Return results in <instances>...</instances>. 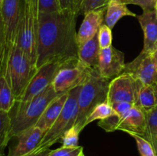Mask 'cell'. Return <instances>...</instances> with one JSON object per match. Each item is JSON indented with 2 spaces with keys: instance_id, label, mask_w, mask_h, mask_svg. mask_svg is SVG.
Returning <instances> with one entry per match:
<instances>
[{
  "instance_id": "1",
  "label": "cell",
  "mask_w": 157,
  "mask_h": 156,
  "mask_svg": "<svg viewBox=\"0 0 157 156\" xmlns=\"http://www.w3.org/2000/svg\"><path fill=\"white\" fill-rule=\"evenodd\" d=\"M78 14L64 11L39 13L37 69L47 63H57L62 67L78 62Z\"/></svg>"
},
{
  "instance_id": "2",
  "label": "cell",
  "mask_w": 157,
  "mask_h": 156,
  "mask_svg": "<svg viewBox=\"0 0 157 156\" xmlns=\"http://www.w3.org/2000/svg\"><path fill=\"white\" fill-rule=\"evenodd\" d=\"M63 93H57L52 84L27 102H16L9 112L12 139L22 132L35 126L46 107Z\"/></svg>"
},
{
  "instance_id": "3",
  "label": "cell",
  "mask_w": 157,
  "mask_h": 156,
  "mask_svg": "<svg viewBox=\"0 0 157 156\" xmlns=\"http://www.w3.org/2000/svg\"><path fill=\"white\" fill-rule=\"evenodd\" d=\"M110 80L101 76L98 70H91L81 86L78 97V112L75 127L81 132L85 126L86 119L94 109L107 101Z\"/></svg>"
},
{
  "instance_id": "4",
  "label": "cell",
  "mask_w": 157,
  "mask_h": 156,
  "mask_svg": "<svg viewBox=\"0 0 157 156\" xmlns=\"http://www.w3.org/2000/svg\"><path fill=\"white\" fill-rule=\"evenodd\" d=\"M37 68L17 44L10 47L5 76L18 101L35 75Z\"/></svg>"
},
{
  "instance_id": "5",
  "label": "cell",
  "mask_w": 157,
  "mask_h": 156,
  "mask_svg": "<svg viewBox=\"0 0 157 156\" xmlns=\"http://www.w3.org/2000/svg\"><path fill=\"white\" fill-rule=\"evenodd\" d=\"M81 86L82 84L68 92V96L61 114L52 126L44 132L41 142L33 152L50 149V147L54 144L61 141V138L67 130L75 126L78 112V97Z\"/></svg>"
},
{
  "instance_id": "6",
  "label": "cell",
  "mask_w": 157,
  "mask_h": 156,
  "mask_svg": "<svg viewBox=\"0 0 157 156\" xmlns=\"http://www.w3.org/2000/svg\"><path fill=\"white\" fill-rule=\"evenodd\" d=\"M140 81L127 73H122L111 80L107 93V102H128L135 105Z\"/></svg>"
},
{
  "instance_id": "7",
  "label": "cell",
  "mask_w": 157,
  "mask_h": 156,
  "mask_svg": "<svg viewBox=\"0 0 157 156\" xmlns=\"http://www.w3.org/2000/svg\"><path fill=\"white\" fill-rule=\"evenodd\" d=\"M146 85H153L157 80V50L151 54L140 52L131 62L125 65L124 72Z\"/></svg>"
},
{
  "instance_id": "8",
  "label": "cell",
  "mask_w": 157,
  "mask_h": 156,
  "mask_svg": "<svg viewBox=\"0 0 157 156\" xmlns=\"http://www.w3.org/2000/svg\"><path fill=\"white\" fill-rule=\"evenodd\" d=\"M24 6L25 0H4L0 6L6 42L9 49L16 43Z\"/></svg>"
},
{
  "instance_id": "9",
  "label": "cell",
  "mask_w": 157,
  "mask_h": 156,
  "mask_svg": "<svg viewBox=\"0 0 157 156\" xmlns=\"http://www.w3.org/2000/svg\"><path fill=\"white\" fill-rule=\"evenodd\" d=\"M91 69L78 62L61 67L54 79L52 86L57 93H67L75 87L81 85Z\"/></svg>"
},
{
  "instance_id": "10",
  "label": "cell",
  "mask_w": 157,
  "mask_h": 156,
  "mask_svg": "<svg viewBox=\"0 0 157 156\" xmlns=\"http://www.w3.org/2000/svg\"><path fill=\"white\" fill-rule=\"evenodd\" d=\"M61 67V65L57 63H47L37 69L23 94L16 102H27L44 91L52 84Z\"/></svg>"
},
{
  "instance_id": "11",
  "label": "cell",
  "mask_w": 157,
  "mask_h": 156,
  "mask_svg": "<svg viewBox=\"0 0 157 156\" xmlns=\"http://www.w3.org/2000/svg\"><path fill=\"white\" fill-rule=\"evenodd\" d=\"M124 54L113 46L101 49L98 71L101 76L113 80L124 72L125 68Z\"/></svg>"
},
{
  "instance_id": "12",
  "label": "cell",
  "mask_w": 157,
  "mask_h": 156,
  "mask_svg": "<svg viewBox=\"0 0 157 156\" xmlns=\"http://www.w3.org/2000/svg\"><path fill=\"white\" fill-rule=\"evenodd\" d=\"M44 132L36 126L32 127L15 136V142L10 145L6 156H25L38 147Z\"/></svg>"
},
{
  "instance_id": "13",
  "label": "cell",
  "mask_w": 157,
  "mask_h": 156,
  "mask_svg": "<svg viewBox=\"0 0 157 156\" xmlns=\"http://www.w3.org/2000/svg\"><path fill=\"white\" fill-rule=\"evenodd\" d=\"M146 113L134 105L127 114L121 118L118 117L116 130H121L128 134L133 133L144 137L146 131Z\"/></svg>"
},
{
  "instance_id": "14",
  "label": "cell",
  "mask_w": 157,
  "mask_h": 156,
  "mask_svg": "<svg viewBox=\"0 0 157 156\" xmlns=\"http://www.w3.org/2000/svg\"><path fill=\"white\" fill-rule=\"evenodd\" d=\"M107 8L91 11L84 15L79 31L77 33L78 45L91 39L99 32L100 28L104 24Z\"/></svg>"
},
{
  "instance_id": "15",
  "label": "cell",
  "mask_w": 157,
  "mask_h": 156,
  "mask_svg": "<svg viewBox=\"0 0 157 156\" xmlns=\"http://www.w3.org/2000/svg\"><path fill=\"white\" fill-rule=\"evenodd\" d=\"M136 18L139 20L144 34V44L142 52L151 54L157 50V15L156 11H143Z\"/></svg>"
},
{
  "instance_id": "16",
  "label": "cell",
  "mask_w": 157,
  "mask_h": 156,
  "mask_svg": "<svg viewBox=\"0 0 157 156\" xmlns=\"http://www.w3.org/2000/svg\"><path fill=\"white\" fill-rule=\"evenodd\" d=\"M101 47L98 32L94 38L78 45V61L84 67L91 70H98Z\"/></svg>"
},
{
  "instance_id": "17",
  "label": "cell",
  "mask_w": 157,
  "mask_h": 156,
  "mask_svg": "<svg viewBox=\"0 0 157 156\" xmlns=\"http://www.w3.org/2000/svg\"><path fill=\"white\" fill-rule=\"evenodd\" d=\"M68 92L56 97L49 103V105L43 112L35 126L42 130L44 132H46L52 126L64 108V106L68 96Z\"/></svg>"
},
{
  "instance_id": "18",
  "label": "cell",
  "mask_w": 157,
  "mask_h": 156,
  "mask_svg": "<svg viewBox=\"0 0 157 156\" xmlns=\"http://www.w3.org/2000/svg\"><path fill=\"white\" fill-rule=\"evenodd\" d=\"M122 0H110L106 11L104 24L112 30L117 21L123 17H137V15L132 12Z\"/></svg>"
},
{
  "instance_id": "19",
  "label": "cell",
  "mask_w": 157,
  "mask_h": 156,
  "mask_svg": "<svg viewBox=\"0 0 157 156\" xmlns=\"http://www.w3.org/2000/svg\"><path fill=\"white\" fill-rule=\"evenodd\" d=\"M135 106L145 113L157 106V98L153 85H146L140 82Z\"/></svg>"
},
{
  "instance_id": "20",
  "label": "cell",
  "mask_w": 157,
  "mask_h": 156,
  "mask_svg": "<svg viewBox=\"0 0 157 156\" xmlns=\"http://www.w3.org/2000/svg\"><path fill=\"white\" fill-rule=\"evenodd\" d=\"M16 102V98L4 73H0V110L9 113Z\"/></svg>"
},
{
  "instance_id": "21",
  "label": "cell",
  "mask_w": 157,
  "mask_h": 156,
  "mask_svg": "<svg viewBox=\"0 0 157 156\" xmlns=\"http://www.w3.org/2000/svg\"><path fill=\"white\" fill-rule=\"evenodd\" d=\"M146 131L144 138L150 142L157 155V106L146 112Z\"/></svg>"
},
{
  "instance_id": "22",
  "label": "cell",
  "mask_w": 157,
  "mask_h": 156,
  "mask_svg": "<svg viewBox=\"0 0 157 156\" xmlns=\"http://www.w3.org/2000/svg\"><path fill=\"white\" fill-rule=\"evenodd\" d=\"M11 139L10 115L9 113L0 110V155L5 154V149Z\"/></svg>"
},
{
  "instance_id": "23",
  "label": "cell",
  "mask_w": 157,
  "mask_h": 156,
  "mask_svg": "<svg viewBox=\"0 0 157 156\" xmlns=\"http://www.w3.org/2000/svg\"><path fill=\"white\" fill-rule=\"evenodd\" d=\"M117 116L114 110L112 108V106L107 101L102 102L97 106L93 111L90 113L88 117L86 119L84 126H87L90 122H94L95 120H102V119H107L110 116Z\"/></svg>"
},
{
  "instance_id": "24",
  "label": "cell",
  "mask_w": 157,
  "mask_h": 156,
  "mask_svg": "<svg viewBox=\"0 0 157 156\" xmlns=\"http://www.w3.org/2000/svg\"><path fill=\"white\" fill-rule=\"evenodd\" d=\"M9 50V48L6 42L2 17L0 12V73H2L5 74V72H6Z\"/></svg>"
},
{
  "instance_id": "25",
  "label": "cell",
  "mask_w": 157,
  "mask_h": 156,
  "mask_svg": "<svg viewBox=\"0 0 157 156\" xmlns=\"http://www.w3.org/2000/svg\"><path fill=\"white\" fill-rule=\"evenodd\" d=\"M136 140L138 150L141 156H156L154 149L149 141L142 136L136 134H129Z\"/></svg>"
},
{
  "instance_id": "26",
  "label": "cell",
  "mask_w": 157,
  "mask_h": 156,
  "mask_svg": "<svg viewBox=\"0 0 157 156\" xmlns=\"http://www.w3.org/2000/svg\"><path fill=\"white\" fill-rule=\"evenodd\" d=\"M80 132L75 126L71 127L65 132L61 138L62 147L64 148H76L78 147V139Z\"/></svg>"
},
{
  "instance_id": "27",
  "label": "cell",
  "mask_w": 157,
  "mask_h": 156,
  "mask_svg": "<svg viewBox=\"0 0 157 156\" xmlns=\"http://www.w3.org/2000/svg\"><path fill=\"white\" fill-rule=\"evenodd\" d=\"M110 0H83L81 4L80 15H85L86 13L97 9L107 8Z\"/></svg>"
},
{
  "instance_id": "28",
  "label": "cell",
  "mask_w": 157,
  "mask_h": 156,
  "mask_svg": "<svg viewBox=\"0 0 157 156\" xmlns=\"http://www.w3.org/2000/svg\"><path fill=\"white\" fill-rule=\"evenodd\" d=\"M98 40L101 49L107 48L112 45V32L111 29L106 24L100 28L98 32Z\"/></svg>"
},
{
  "instance_id": "29",
  "label": "cell",
  "mask_w": 157,
  "mask_h": 156,
  "mask_svg": "<svg viewBox=\"0 0 157 156\" xmlns=\"http://www.w3.org/2000/svg\"><path fill=\"white\" fill-rule=\"evenodd\" d=\"M83 0H58L61 11L72 12L80 15L81 4Z\"/></svg>"
},
{
  "instance_id": "30",
  "label": "cell",
  "mask_w": 157,
  "mask_h": 156,
  "mask_svg": "<svg viewBox=\"0 0 157 156\" xmlns=\"http://www.w3.org/2000/svg\"><path fill=\"white\" fill-rule=\"evenodd\" d=\"M39 13H50L61 11L58 0H38Z\"/></svg>"
},
{
  "instance_id": "31",
  "label": "cell",
  "mask_w": 157,
  "mask_h": 156,
  "mask_svg": "<svg viewBox=\"0 0 157 156\" xmlns=\"http://www.w3.org/2000/svg\"><path fill=\"white\" fill-rule=\"evenodd\" d=\"M83 151V147L78 146L76 148H64L61 146L55 150H52L48 156H78Z\"/></svg>"
},
{
  "instance_id": "32",
  "label": "cell",
  "mask_w": 157,
  "mask_h": 156,
  "mask_svg": "<svg viewBox=\"0 0 157 156\" xmlns=\"http://www.w3.org/2000/svg\"><path fill=\"white\" fill-rule=\"evenodd\" d=\"M127 5H136L140 6L143 11L154 10L157 0H122Z\"/></svg>"
},
{
  "instance_id": "33",
  "label": "cell",
  "mask_w": 157,
  "mask_h": 156,
  "mask_svg": "<svg viewBox=\"0 0 157 156\" xmlns=\"http://www.w3.org/2000/svg\"><path fill=\"white\" fill-rule=\"evenodd\" d=\"M111 106L113 110H114L115 113H116L117 116L121 118L124 115L127 114L134 105L128 102H119L111 104Z\"/></svg>"
},
{
  "instance_id": "34",
  "label": "cell",
  "mask_w": 157,
  "mask_h": 156,
  "mask_svg": "<svg viewBox=\"0 0 157 156\" xmlns=\"http://www.w3.org/2000/svg\"><path fill=\"white\" fill-rule=\"evenodd\" d=\"M51 151H52L51 149H47L42 151H39V152L30 153V154H27V155L25 156H48L49 154L51 153Z\"/></svg>"
},
{
  "instance_id": "35",
  "label": "cell",
  "mask_w": 157,
  "mask_h": 156,
  "mask_svg": "<svg viewBox=\"0 0 157 156\" xmlns=\"http://www.w3.org/2000/svg\"><path fill=\"white\" fill-rule=\"evenodd\" d=\"M25 2L28 5H30V6H38V0H25Z\"/></svg>"
},
{
  "instance_id": "36",
  "label": "cell",
  "mask_w": 157,
  "mask_h": 156,
  "mask_svg": "<svg viewBox=\"0 0 157 156\" xmlns=\"http://www.w3.org/2000/svg\"><path fill=\"white\" fill-rule=\"evenodd\" d=\"M153 89H154L155 93H156V96L157 98V80H156V82L153 84Z\"/></svg>"
},
{
  "instance_id": "37",
  "label": "cell",
  "mask_w": 157,
  "mask_h": 156,
  "mask_svg": "<svg viewBox=\"0 0 157 156\" xmlns=\"http://www.w3.org/2000/svg\"><path fill=\"white\" fill-rule=\"evenodd\" d=\"M78 156H85V155H84V152H83V151H82L81 153H80L79 154H78Z\"/></svg>"
},
{
  "instance_id": "38",
  "label": "cell",
  "mask_w": 157,
  "mask_h": 156,
  "mask_svg": "<svg viewBox=\"0 0 157 156\" xmlns=\"http://www.w3.org/2000/svg\"><path fill=\"white\" fill-rule=\"evenodd\" d=\"M155 11H156V15H157V3L156 4V6H155Z\"/></svg>"
},
{
  "instance_id": "39",
  "label": "cell",
  "mask_w": 157,
  "mask_h": 156,
  "mask_svg": "<svg viewBox=\"0 0 157 156\" xmlns=\"http://www.w3.org/2000/svg\"><path fill=\"white\" fill-rule=\"evenodd\" d=\"M3 1H4V0H0V6H1L2 4Z\"/></svg>"
},
{
  "instance_id": "40",
  "label": "cell",
  "mask_w": 157,
  "mask_h": 156,
  "mask_svg": "<svg viewBox=\"0 0 157 156\" xmlns=\"http://www.w3.org/2000/svg\"><path fill=\"white\" fill-rule=\"evenodd\" d=\"M0 156H6V155H5V154H3V155H0Z\"/></svg>"
},
{
  "instance_id": "41",
  "label": "cell",
  "mask_w": 157,
  "mask_h": 156,
  "mask_svg": "<svg viewBox=\"0 0 157 156\" xmlns=\"http://www.w3.org/2000/svg\"><path fill=\"white\" fill-rule=\"evenodd\" d=\"M156 156H157V155H156Z\"/></svg>"
}]
</instances>
